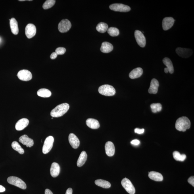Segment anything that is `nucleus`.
<instances>
[{
	"label": "nucleus",
	"instance_id": "1",
	"mask_svg": "<svg viewBox=\"0 0 194 194\" xmlns=\"http://www.w3.org/2000/svg\"><path fill=\"white\" fill-rule=\"evenodd\" d=\"M69 108L70 105L68 103H64L60 104L51 110V115L53 118L59 117L66 114Z\"/></svg>",
	"mask_w": 194,
	"mask_h": 194
},
{
	"label": "nucleus",
	"instance_id": "2",
	"mask_svg": "<svg viewBox=\"0 0 194 194\" xmlns=\"http://www.w3.org/2000/svg\"><path fill=\"white\" fill-rule=\"evenodd\" d=\"M191 127V122L186 116L179 118L176 121L175 127L177 130L185 132Z\"/></svg>",
	"mask_w": 194,
	"mask_h": 194
},
{
	"label": "nucleus",
	"instance_id": "3",
	"mask_svg": "<svg viewBox=\"0 0 194 194\" xmlns=\"http://www.w3.org/2000/svg\"><path fill=\"white\" fill-rule=\"evenodd\" d=\"M99 92L101 95L106 96H112L115 94L116 91L112 86L109 85H104L99 87Z\"/></svg>",
	"mask_w": 194,
	"mask_h": 194
},
{
	"label": "nucleus",
	"instance_id": "4",
	"mask_svg": "<svg viewBox=\"0 0 194 194\" xmlns=\"http://www.w3.org/2000/svg\"><path fill=\"white\" fill-rule=\"evenodd\" d=\"M7 181L10 184L14 185L21 189H25L26 188V183L22 179L17 177L11 176L8 177L7 179Z\"/></svg>",
	"mask_w": 194,
	"mask_h": 194
},
{
	"label": "nucleus",
	"instance_id": "5",
	"mask_svg": "<svg viewBox=\"0 0 194 194\" xmlns=\"http://www.w3.org/2000/svg\"><path fill=\"white\" fill-rule=\"evenodd\" d=\"M54 138L53 136H49L46 139L43 147V153L47 154L51 151L53 146Z\"/></svg>",
	"mask_w": 194,
	"mask_h": 194
},
{
	"label": "nucleus",
	"instance_id": "6",
	"mask_svg": "<svg viewBox=\"0 0 194 194\" xmlns=\"http://www.w3.org/2000/svg\"><path fill=\"white\" fill-rule=\"evenodd\" d=\"M121 184L123 187L127 192L130 194H135V188L131 181L129 179L125 178L123 179Z\"/></svg>",
	"mask_w": 194,
	"mask_h": 194
},
{
	"label": "nucleus",
	"instance_id": "7",
	"mask_svg": "<svg viewBox=\"0 0 194 194\" xmlns=\"http://www.w3.org/2000/svg\"><path fill=\"white\" fill-rule=\"evenodd\" d=\"M109 8L113 11L120 12H128L131 10L129 6L119 3L112 4L110 6Z\"/></svg>",
	"mask_w": 194,
	"mask_h": 194
},
{
	"label": "nucleus",
	"instance_id": "8",
	"mask_svg": "<svg viewBox=\"0 0 194 194\" xmlns=\"http://www.w3.org/2000/svg\"><path fill=\"white\" fill-rule=\"evenodd\" d=\"M71 24L69 20L67 19L62 20L58 25V30L61 33L68 32L71 28Z\"/></svg>",
	"mask_w": 194,
	"mask_h": 194
},
{
	"label": "nucleus",
	"instance_id": "9",
	"mask_svg": "<svg viewBox=\"0 0 194 194\" xmlns=\"http://www.w3.org/2000/svg\"><path fill=\"white\" fill-rule=\"evenodd\" d=\"M135 37L138 44L142 48L145 47L146 44V40L143 33L139 30H135Z\"/></svg>",
	"mask_w": 194,
	"mask_h": 194
},
{
	"label": "nucleus",
	"instance_id": "10",
	"mask_svg": "<svg viewBox=\"0 0 194 194\" xmlns=\"http://www.w3.org/2000/svg\"><path fill=\"white\" fill-rule=\"evenodd\" d=\"M18 78L22 81H28L32 78V74L29 70H21L17 74Z\"/></svg>",
	"mask_w": 194,
	"mask_h": 194
},
{
	"label": "nucleus",
	"instance_id": "11",
	"mask_svg": "<svg viewBox=\"0 0 194 194\" xmlns=\"http://www.w3.org/2000/svg\"><path fill=\"white\" fill-rule=\"evenodd\" d=\"M177 55L181 57L187 58L190 57L193 54V51L191 49L178 48L176 49Z\"/></svg>",
	"mask_w": 194,
	"mask_h": 194
},
{
	"label": "nucleus",
	"instance_id": "12",
	"mask_svg": "<svg viewBox=\"0 0 194 194\" xmlns=\"http://www.w3.org/2000/svg\"><path fill=\"white\" fill-rule=\"evenodd\" d=\"M25 32L26 36L28 38H32L36 34V27L34 25L29 24L26 27Z\"/></svg>",
	"mask_w": 194,
	"mask_h": 194
},
{
	"label": "nucleus",
	"instance_id": "13",
	"mask_svg": "<svg viewBox=\"0 0 194 194\" xmlns=\"http://www.w3.org/2000/svg\"><path fill=\"white\" fill-rule=\"evenodd\" d=\"M175 20L172 17H167L163 19L162 22V28L165 31L169 30L173 26Z\"/></svg>",
	"mask_w": 194,
	"mask_h": 194
},
{
	"label": "nucleus",
	"instance_id": "14",
	"mask_svg": "<svg viewBox=\"0 0 194 194\" xmlns=\"http://www.w3.org/2000/svg\"><path fill=\"white\" fill-rule=\"evenodd\" d=\"M69 142L71 146L74 149H77L80 145V141L74 133H70L68 137Z\"/></svg>",
	"mask_w": 194,
	"mask_h": 194
},
{
	"label": "nucleus",
	"instance_id": "15",
	"mask_svg": "<svg viewBox=\"0 0 194 194\" xmlns=\"http://www.w3.org/2000/svg\"><path fill=\"white\" fill-rule=\"evenodd\" d=\"M19 141L27 147H31L34 145L33 140L30 138L27 135H25L20 137Z\"/></svg>",
	"mask_w": 194,
	"mask_h": 194
},
{
	"label": "nucleus",
	"instance_id": "16",
	"mask_svg": "<svg viewBox=\"0 0 194 194\" xmlns=\"http://www.w3.org/2000/svg\"><path fill=\"white\" fill-rule=\"evenodd\" d=\"M29 123V121L28 119L22 118L17 122L15 126L16 129L18 131L23 130L28 126Z\"/></svg>",
	"mask_w": 194,
	"mask_h": 194
},
{
	"label": "nucleus",
	"instance_id": "17",
	"mask_svg": "<svg viewBox=\"0 0 194 194\" xmlns=\"http://www.w3.org/2000/svg\"><path fill=\"white\" fill-rule=\"evenodd\" d=\"M105 150L106 155L108 156H113L115 152V148L113 143L111 141H108L105 144Z\"/></svg>",
	"mask_w": 194,
	"mask_h": 194
},
{
	"label": "nucleus",
	"instance_id": "18",
	"mask_svg": "<svg viewBox=\"0 0 194 194\" xmlns=\"http://www.w3.org/2000/svg\"><path fill=\"white\" fill-rule=\"evenodd\" d=\"M159 86V82L155 78L152 79L148 92L151 94H155L157 93Z\"/></svg>",
	"mask_w": 194,
	"mask_h": 194
},
{
	"label": "nucleus",
	"instance_id": "19",
	"mask_svg": "<svg viewBox=\"0 0 194 194\" xmlns=\"http://www.w3.org/2000/svg\"><path fill=\"white\" fill-rule=\"evenodd\" d=\"M50 172L51 176L53 178L58 177L60 172V167L59 165L56 162H53L51 164Z\"/></svg>",
	"mask_w": 194,
	"mask_h": 194
},
{
	"label": "nucleus",
	"instance_id": "20",
	"mask_svg": "<svg viewBox=\"0 0 194 194\" xmlns=\"http://www.w3.org/2000/svg\"><path fill=\"white\" fill-rule=\"evenodd\" d=\"M143 73V69L141 68L138 67L134 69L129 73V78L132 79L138 78L142 75Z\"/></svg>",
	"mask_w": 194,
	"mask_h": 194
},
{
	"label": "nucleus",
	"instance_id": "21",
	"mask_svg": "<svg viewBox=\"0 0 194 194\" xmlns=\"http://www.w3.org/2000/svg\"><path fill=\"white\" fill-rule=\"evenodd\" d=\"M87 126L92 129L99 128L100 126L99 123L97 120L93 118H89L86 120Z\"/></svg>",
	"mask_w": 194,
	"mask_h": 194
},
{
	"label": "nucleus",
	"instance_id": "22",
	"mask_svg": "<svg viewBox=\"0 0 194 194\" xmlns=\"http://www.w3.org/2000/svg\"><path fill=\"white\" fill-rule=\"evenodd\" d=\"M10 26L12 32L14 35H17L19 29L17 21L14 18H12L10 21Z\"/></svg>",
	"mask_w": 194,
	"mask_h": 194
},
{
	"label": "nucleus",
	"instance_id": "23",
	"mask_svg": "<svg viewBox=\"0 0 194 194\" xmlns=\"http://www.w3.org/2000/svg\"><path fill=\"white\" fill-rule=\"evenodd\" d=\"M113 49V46L108 42L102 43L101 50L103 53H107L112 51Z\"/></svg>",
	"mask_w": 194,
	"mask_h": 194
},
{
	"label": "nucleus",
	"instance_id": "24",
	"mask_svg": "<svg viewBox=\"0 0 194 194\" xmlns=\"http://www.w3.org/2000/svg\"><path fill=\"white\" fill-rule=\"evenodd\" d=\"M149 177L152 180L155 181H160L163 180V177L161 174L154 171L149 172Z\"/></svg>",
	"mask_w": 194,
	"mask_h": 194
},
{
	"label": "nucleus",
	"instance_id": "25",
	"mask_svg": "<svg viewBox=\"0 0 194 194\" xmlns=\"http://www.w3.org/2000/svg\"><path fill=\"white\" fill-rule=\"evenodd\" d=\"M87 154L85 151L81 152L77 162V166L79 167L82 166L85 164L87 159Z\"/></svg>",
	"mask_w": 194,
	"mask_h": 194
},
{
	"label": "nucleus",
	"instance_id": "26",
	"mask_svg": "<svg viewBox=\"0 0 194 194\" xmlns=\"http://www.w3.org/2000/svg\"><path fill=\"white\" fill-rule=\"evenodd\" d=\"M95 183L97 186L104 188H109L111 187V184L109 181L102 179H97L95 181Z\"/></svg>",
	"mask_w": 194,
	"mask_h": 194
},
{
	"label": "nucleus",
	"instance_id": "27",
	"mask_svg": "<svg viewBox=\"0 0 194 194\" xmlns=\"http://www.w3.org/2000/svg\"><path fill=\"white\" fill-rule=\"evenodd\" d=\"M163 63L167 67L168 72L170 74H172L174 72L173 66L171 60L168 58H165L163 59Z\"/></svg>",
	"mask_w": 194,
	"mask_h": 194
},
{
	"label": "nucleus",
	"instance_id": "28",
	"mask_svg": "<svg viewBox=\"0 0 194 194\" xmlns=\"http://www.w3.org/2000/svg\"><path fill=\"white\" fill-rule=\"evenodd\" d=\"M37 95L43 97H49L51 95V93L48 89H41L37 92Z\"/></svg>",
	"mask_w": 194,
	"mask_h": 194
},
{
	"label": "nucleus",
	"instance_id": "29",
	"mask_svg": "<svg viewBox=\"0 0 194 194\" xmlns=\"http://www.w3.org/2000/svg\"><path fill=\"white\" fill-rule=\"evenodd\" d=\"M173 156L174 159L178 161L183 162L187 158L185 154H181L179 152L175 151L173 153Z\"/></svg>",
	"mask_w": 194,
	"mask_h": 194
},
{
	"label": "nucleus",
	"instance_id": "30",
	"mask_svg": "<svg viewBox=\"0 0 194 194\" xmlns=\"http://www.w3.org/2000/svg\"><path fill=\"white\" fill-rule=\"evenodd\" d=\"M108 29V25L104 22L99 23L96 28L97 30L99 32L101 33L105 32L107 31Z\"/></svg>",
	"mask_w": 194,
	"mask_h": 194
},
{
	"label": "nucleus",
	"instance_id": "31",
	"mask_svg": "<svg viewBox=\"0 0 194 194\" xmlns=\"http://www.w3.org/2000/svg\"><path fill=\"white\" fill-rule=\"evenodd\" d=\"M12 147L13 149L17 151L21 154H23L24 153V150L17 142L14 141L12 143Z\"/></svg>",
	"mask_w": 194,
	"mask_h": 194
},
{
	"label": "nucleus",
	"instance_id": "32",
	"mask_svg": "<svg viewBox=\"0 0 194 194\" xmlns=\"http://www.w3.org/2000/svg\"><path fill=\"white\" fill-rule=\"evenodd\" d=\"M152 112L154 113H156L158 112L161 111L162 110V104L158 103H153L150 105Z\"/></svg>",
	"mask_w": 194,
	"mask_h": 194
},
{
	"label": "nucleus",
	"instance_id": "33",
	"mask_svg": "<svg viewBox=\"0 0 194 194\" xmlns=\"http://www.w3.org/2000/svg\"><path fill=\"white\" fill-rule=\"evenodd\" d=\"M107 31L110 36L112 37L118 36L120 34V31L118 29L114 27H110L108 29Z\"/></svg>",
	"mask_w": 194,
	"mask_h": 194
},
{
	"label": "nucleus",
	"instance_id": "34",
	"mask_svg": "<svg viewBox=\"0 0 194 194\" xmlns=\"http://www.w3.org/2000/svg\"><path fill=\"white\" fill-rule=\"evenodd\" d=\"M55 0H47L44 3L43 7L45 10L48 9L55 5Z\"/></svg>",
	"mask_w": 194,
	"mask_h": 194
},
{
	"label": "nucleus",
	"instance_id": "35",
	"mask_svg": "<svg viewBox=\"0 0 194 194\" xmlns=\"http://www.w3.org/2000/svg\"><path fill=\"white\" fill-rule=\"evenodd\" d=\"M66 49L63 47H59L57 48L55 50V53L57 55H63L65 53Z\"/></svg>",
	"mask_w": 194,
	"mask_h": 194
},
{
	"label": "nucleus",
	"instance_id": "36",
	"mask_svg": "<svg viewBox=\"0 0 194 194\" xmlns=\"http://www.w3.org/2000/svg\"><path fill=\"white\" fill-rule=\"evenodd\" d=\"M145 129H140L138 128H136L135 129V133L139 134H143L144 132Z\"/></svg>",
	"mask_w": 194,
	"mask_h": 194
},
{
	"label": "nucleus",
	"instance_id": "37",
	"mask_svg": "<svg viewBox=\"0 0 194 194\" xmlns=\"http://www.w3.org/2000/svg\"><path fill=\"white\" fill-rule=\"evenodd\" d=\"M188 182L190 184H191L193 187H194V176H192L189 177L188 180Z\"/></svg>",
	"mask_w": 194,
	"mask_h": 194
},
{
	"label": "nucleus",
	"instance_id": "38",
	"mask_svg": "<svg viewBox=\"0 0 194 194\" xmlns=\"http://www.w3.org/2000/svg\"><path fill=\"white\" fill-rule=\"evenodd\" d=\"M131 143L132 145L137 146L139 144L140 141L139 140L134 139L131 141Z\"/></svg>",
	"mask_w": 194,
	"mask_h": 194
},
{
	"label": "nucleus",
	"instance_id": "39",
	"mask_svg": "<svg viewBox=\"0 0 194 194\" xmlns=\"http://www.w3.org/2000/svg\"><path fill=\"white\" fill-rule=\"evenodd\" d=\"M57 54L55 53V52H53L51 54V56H50V58L51 59H55V58L57 57Z\"/></svg>",
	"mask_w": 194,
	"mask_h": 194
},
{
	"label": "nucleus",
	"instance_id": "40",
	"mask_svg": "<svg viewBox=\"0 0 194 194\" xmlns=\"http://www.w3.org/2000/svg\"><path fill=\"white\" fill-rule=\"evenodd\" d=\"M73 190L71 188H69L66 192V194H72Z\"/></svg>",
	"mask_w": 194,
	"mask_h": 194
},
{
	"label": "nucleus",
	"instance_id": "41",
	"mask_svg": "<svg viewBox=\"0 0 194 194\" xmlns=\"http://www.w3.org/2000/svg\"><path fill=\"white\" fill-rule=\"evenodd\" d=\"M6 189L2 185H0V193L5 192Z\"/></svg>",
	"mask_w": 194,
	"mask_h": 194
},
{
	"label": "nucleus",
	"instance_id": "42",
	"mask_svg": "<svg viewBox=\"0 0 194 194\" xmlns=\"http://www.w3.org/2000/svg\"><path fill=\"white\" fill-rule=\"evenodd\" d=\"M45 194H53L52 192L50 189H47L45 190Z\"/></svg>",
	"mask_w": 194,
	"mask_h": 194
},
{
	"label": "nucleus",
	"instance_id": "43",
	"mask_svg": "<svg viewBox=\"0 0 194 194\" xmlns=\"http://www.w3.org/2000/svg\"><path fill=\"white\" fill-rule=\"evenodd\" d=\"M164 72H165L166 73V74H167V73L168 72V70L167 68H165V69H164Z\"/></svg>",
	"mask_w": 194,
	"mask_h": 194
},
{
	"label": "nucleus",
	"instance_id": "44",
	"mask_svg": "<svg viewBox=\"0 0 194 194\" xmlns=\"http://www.w3.org/2000/svg\"><path fill=\"white\" fill-rule=\"evenodd\" d=\"M51 119H53V117H52V118H51Z\"/></svg>",
	"mask_w": 194,
	"mask_h": 194
}]
</instances>
